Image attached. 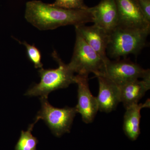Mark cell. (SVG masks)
Segmentation results:
<instances>
[{
	"mask_svg": "<svg viewBox=\"0 0 150 150\" xmlns=\"http://www.w3.org/2000/svg\"><path fill=\"white\" fill-rule=\"evenodd\" d=\"M41 109L38 112L35 123L43 120L56 137L69 133L74 118L77 113L75 107L58 108L49 103L47 98L40 97Z\"/></svg>",
	"mask_w": 150,
	"mask_h": 150,
	"instance_id": "5",
	"label": "cell"
},
{
	"mask_svg": "<svg viewBox=\"0 0 150 150\" xmlns=\"http://www.w3.org/2000/svg\"><path fill=\"white\" fill-rule=\"evenodd\" d=\"M81 36L91 47L105 63L109 60L106 55L108 46L110 40V33L96 25L91 26L85 25L75 26Z\"/></svg>",
	"mask_w": 150,
	"mask_h": 150,
	"instance_id": "9",
	"label": "cell"
},
{
	"mask_svg": "<svg viewBox=\"0 0 150 150\" xmlns=\"http://www.w3.org/2000/svg\"><path fill=\"white\" fill-rule=\"evenodd\" d=\"M118 16V25L132 28H150L137 0H115Z\"/></svg>",
	"mask_w": 150,
	"mask_h": 150,
	"instance_id": "8",
	"label": "cell"
},
{
	"mask_svg": "<svg viewBox=\"0 0 150 150\" xmlns=\"http://www.w3.org/2000/svg\"><path fill=\"white\" fill-rule=\"evenodd\" d=\"M150 100L144 104H135L126 108L123 119V130L125 135L132 141H136L141 133L140 123L141 110L150 107Z\"/></svg>",
	"mask_w": 150,
	"mask_h": 150,
	"instance_id": "13",
	"label": "cell"
},
{
	"mask_svg": "<svg viewBox=\"0 0 150 150\" xmlns=\"http://www.w3.org/2000/svg\"><path fill=\"white\" fill-rule=\"evenodd\" d=\"M94 24L112 32L118 25V16L115 0H101L98 4L89 7Z\"/></svg>",
	"mask_w": 150,
	"mask_h": 150,
	"instance_id": "10",
	"label": "cell"
},
{
	"mask_svg": "<svg viewBox=\"0 0 150 150\" xmlns=\"http://www.w3.org/2000/svg\"><path fill=\"white\" fill-rule=\"evenodd\" d=\"M145 18L150 23V0H137Z\"/></svg>",
	"mask_w": 150,
	"mask_h": 150,
	"instance_id": "17",
	"label": "cell"
},
{
	"mask_svg": "<svg viewBox=\"0 0 150 150\" xmlns=\"http://www.w3.org/2000/svg\"><path fill=\"white\" fill-rule=\"evenodd\" d=\"M35 122L30 124L27 131H22L15 150H36L38 140L33 136L32 131Z\"/></svg>",
	"mask_w": 150,
	"mask_h": 150,
	"instance_id": "14",
	"label": "cell"
},
{
	"mask_svg": "<svg viewBox=\"0 0 150 150\" xmlns=\"http://www.w3.org/2000/svg\"><path fill=\"white\" fill-rule=\"evenodd\" d=\"M74 53L69 68L77 75L87 76L90 73L97 76L102 71L105 62L97 53L89 46L77 30Z\"/></svg>",
	"mask_w": 150,
	"mask_h": 150,
	"instance_id": "4",
	"label": "cell"
},
{
	"mask_svg": "<svg viewBox=\"0 0 150 150\" xmlns=\"http://www.w3.org/2000/svg\"><path fill=\"white\" fill-rule=\"evenodd\" d=\"M25 17L40 30L55 29L69 25L76 26L93 22L89 7L86 9H68L40 1L26 3Z\"/></svg>",
	"mask_w": 150,
	"mask_h": 150,
	"instance_id": "1",
	"label": "cell"
},
{
	"mask_svg": "<svg viewBox=\"0 0 150 150\" xmlns=\"http://www.w3.org/2000/svg\"><path fill=\"white\" fill-rule=\"evenodd\" d=\"M14 39H15L18 41L19 43L25 46L28 59L34 64L35 68L40 69L43 68V64L41 62V53L34 44L30 45L25 41L21 42L15 38H14Z\"/></svg>",
	"mask_w": 150,
	"mask_h": 150,
	"instance_id": "15",
	"label": "cell"
},
{
	"mask_svg": "<svg viewBox=\"0 0 150 150\" xmlns=\"http://www.w3.org/2000/svg\"><path fill=\"white\" fill-rule=\"evenodd\" d=\"M120 90L121 102L125 108L139 103L150 88V79H139L118 86Z\"/></svg>",
	"mask_w": 150,
	"mask_h": 150,
	"instance_id": "12",
	"label": "cell"
},
{
	"mask_svg": "<svg viewBox=\"0 0 150 150\" xmlns=\"http://www.w3.org/2000/svg\"><path fill=\"white\" fill-rule=\"evenodd\" d=\"M150 28H132L118 25L110 33L106 53L118 59L129 54H137L145 47Z\"/></svg>",
	"mask_w": 150,
	"mask_h": 150,
	"instance_id": "2",
	"label": "cell"
},
{
	"mask_svg": "<svg viewBox=\"0 0 150 150\" xmlns=\"http://www.w3.org/2000/svg\"><path fill=\"white\" fill-rule=\"evenodd\" d=\"M99 83V92L97 97L98 109L109 113L115 110L121 102L118 86L110 79L102 75L96 76Z\"/></svg>",
	"mask_w": 150,
	"mask_h": 150,
	"instance_id": "11",
	"label": "cell"
},
{
	"mask_svg": "<svg viewBox=\"0 0 150 150\" xmlns=\"http://www.w3.org/2000/svg\"><path fill=\"white\" fill-rule=\"evenodd\" d=\"M51 5L68 9H86L88 7L83 0H55Z\"/></svg>",
	"mask_w": 150,
	"mask_h": 150,
	"instance_id": "16",
	"label": "cell"
},
{
	"mask_svg": "<svg viewBox=\"0 0 150 150\" xmlns=\"http://www.w3.org/2000/svg\"><path fill=\"white\" fill-rule=\"evenodd\" d=\"M75 81L78 87V103L75 107L85 123H91L99 110L96 97L93 95L90 90L88 76L76 75Z\"/></svg>",
	"mask_w": 150,
	"mask_h": 150,
	"instance_id": "7",
	"label": "cell"
},
{
	"mask_svg": "<svg viewBox=\"0 0 150 150\" xmlns=\"http://www.w3.org/2000/svg\"><path fill=\"white\" fill-rule=\"evenodd\" d=\"M52 56L59 64V67L56 69H40L38 71L40 78V82L29 88L25 95L48 98V94L51 92L66 88L71 84L75 83L74 73L68 64L62 62L56 51L52 53Z\"/></svg>",
	"mask_w": 150,
	"mask_h": 150,
	"instance_id": "3",
	"label": "cell"
},
{
	"mask_svg": "<svg viewBox=\"0 0 150 150\" xmlns=\"http://www.w3.org/2000/svg\"><path fill=\"white\" fill-rule=\"evenodd\" d=\"M98 75L106 77L118 86L139 79H150L149 69H144L138 64L126 59L109 60Z\"/></svg>",
	"mask_w": 150,
	"mask_h": 150,
	"instance_id": "6",
	"label": "cell"
}]
</instances>
